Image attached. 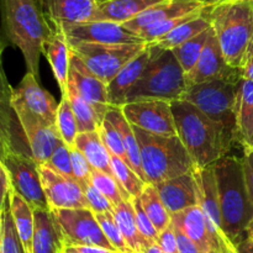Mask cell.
<instances>
[{
	"instance_id": "6da1fadb",
	"label": "cell",
	"mask_w": 253,
	"mask_h": 253,
	"mask_svg": "<svg viewBox=\"0 0 253 253\" xmlns=\"http://www.w3.org/2000/svg\"><path fill=\"white\" fill-rule=\"evenodd\" d=\"M170 105L178 137L198 168L212 167L237 143L224 126L208 118L193 104L177 100Z\"/></svg>"
},
{
	"instance_id": "7a4b0ae2",
	"label": "cell",
	"mask_w": 253,
	"mask_h": 253,
	"mask_svg": "<svg viewBox=\"0 0 253 253\" xmlns=\"http://www.w3.org/2000/svg\"><path fill=\"white\" fill-rule=\"evenodd\" d=\"M1 12L7 41L21 51L27 72L39 78L40 57L53 32L39 0H1Z\"/></svg>"
},
{
	"instance_id": "3957f363",
	"label": "cell",
	"mask_w": 253,
	"mask_h": 253,
	"mask_svg": "<svg viewBox=\"0 0 253 253\" xmlns=\"http://www.w3.org/2000/svg\"><path fill=\"white\" fill-rule=\"evenodd\" d=\"M212 169L219 194L222 229L237 247L247 237V227L253 219V205L247 192L242 158L229 156L217 161Z\"/></svg>"
},
{
	"instance_id": "277c9868",
	"label": "cell",
	"mask_w": 253,
	"mask_h": 253,
	"mask_svg": "<svg viewBox=\"0 0 253 253\" xmlns=\"http://www.w3.org/2000/svg\"><path fill=\"white\" fill-rule=\"evenodd\" d=\"M227 63L241 71L253 41V0H230L207 6Z\"/></svg>"
},
{
	"instance_id": "5b68a950",
	"label": "cell",
	"mask_w": 253,
	"mask_h": 253,
	"mask_svg": "<svg viewBox=\"0 0 253 253\" xmlns=\"http://www.w3.org/2000/svg\"><path fill=\"white\" fill-rule=\"evenodd\" d=\"M133 130L140 145L147 184L157 185L185 173L194 172L198 168L178 136L153 135L138 127H133Z\"/></svg>"
},
{
	"instance_id": "8992f818",
	"label": "cell",
	"mask_w": 253,
	"mask_h": 253,
	"mask_svg": "<svg viewBox=\"0 0 253 253\" xmlns=\"http://www.w3.org/2000/svg\"><path fill=\"white\" fill-rule=\"evenodd\" d=\"M185 90V73L174 53L172 51L160 53L151 52L150 62L128 93L126 104L137 100H165L173 103L182 100Z\"/></svg>"
},
{
	"instance_id": "52a82bcc",
	"label": "cell",
	"mask_w": 253,
	"mask_h": 253,
	"mask_svg": "<svg viewBox=\"0 0 253 253\" xmlns=\"http://www.w3.org/2000/svg\"><path fill=\"white\" fill-rule=\"evenodd\" d=\"M241 79H220L198 84L188 88L182 98L224 126L239 143L241 138L237 130L236 101Z\"/></svg>"
},
{
	"instance_id": "ba28073f",
	"label": "cell",
	"mask_w": 253,
	"mask_h": 253,
	"mask_svg": "<svg viewBox=\"0 0 253 253\" xmlns=\"http://www.w3.org/2000/svg\"><path fill=\"white\" fill-rule=\"evenodd\" d=\"M69 47L72 53L78 57L96 78L108 85L128 62L147 47V43L120 46L74 43L69 44Z\"/></svg>"
},
{
	"instance_id": "9c48e42d",
	"label": "cell",
	"mask_w": 253,
	"mask_h": 253,
	"mask_svg": "<svg viewBox=\"0 0 253 253\" xmlns=\"http://www.w3.org/2000/svg\"><path fill=\"white\" fill-rule=\"evenodd\" d=\"M51 212L58 224L66 247L95 246L116 252L90 209H59Z\"/></svg>"
},
{
	"instance_id": "30bf717a",
	"label": "cell",
	"mask_w": 253,
	"mask_h": 253,
	"mask_svg": "<svg viewBox=\"0 0 253 253\" xmlns=\"http://www.w3.org/2000/svg\"><path fill=\"white\" fill-rule=\"evenodd\" d=\"M0 165L9 173L14 192L26 200L32 209L51 211L42 185L40 165L31 156L6 153L1 155Z\"/></svg>"
},
{
	"instance_id": "8fae6325",
	"label": "cell",
	"mask_w": 253,
	"mask_h": 253,
	"mask_svg": "<svg viewBox=\"0 0 253 253\" xmlns=\"http://www.w3.org/2000/svg\"><path fill=\"white\" fill-rule=\"evenodd\" d=\"M68 44L90 43L104 46L146 43L138 35L133 34L124 25L109 21H88L62 27Z\"/></svg>"
},
{
	"instance_id": "7c38bea8",
	"label": "cell",
	"mask_w": 253,
	"mask_h": 253,
	"mask_svg": "<svg viewBox=\"0 0 253 253\" xmlns=\"http://www.w3.org/2000/svg\"><path fill=\"white\" fill-rule=\"evenodd\" d=\"M133 127L158 136H178L172 105L165 100H137L121 108Z\"/></svg>"
},
{
	"instance_id": "4fadbf2b",
	"label": "cell",
	"mask_w": 253,
	"mask_h": 253,
	"mask_svg": "<svg viewBox=\"0 0 253 253\" xmlns=\"http://www.w3.org/2000/svg\"><path fill=\"white\" fill-rule=\"evenodd\" d=\"M11 105L26 136L32 158L40 166L46 165L53 155L56 147L62 141L56 125L46 123L43 119L30 113L19 104L11 103Z\"/></svg>"
},
{
	"instance_id": "5bb4252c",
	"label": "cell",
	"mask_w": 253,
	"mask_h": 253,
	"mask_svg": "<svg viewBox=\"0 0 253 253\" xmlns=\"http://www.w3.org/2000/svg\"><path fill=\"white\" fill-rule=\"evenodd\" d=\"M242 78L241 71L232 68L225 59L221 46L219 43L214 29H210L209 39L205 44L203 53L194 68L185 74L187 89L207 82L220 81V79Z\"/></svg>"
},
{
	"instance_id": "9a60e30c",
	"label": "cell",
	"mask_w": 253,
	"mask_h": 253,
	"mask_svg": "<svg viewBox=\"0 0 253 253\" xmlns=\"http://www.w3.org/2000/svg\"><path fill=\"white\" fill-rule=\"evenodd\" d=\"M40 174L51 210L89 209L85 193L78 180L59 174L46 165L40 166Z\"/></svg>"
},
{
	"instance_id": "2e32d148",
	"label": "cell",
	"mask_w": 253,
	"mask_h": 253,
	"mask_svg": "<svg viewBox=\"0 0 253 253\" xmlns=\"http://www.w3.org/2000/svg\"><path fill=\"white\" fill-rule=\"evenodd\" d=\"M10 100L11 103L21 105L39 118L43 119L46 123L56 125L59 104L52 94L40 85L37 77L30 72H26L16 88H11Z\"/></svg>"
},
{
	"instance_id": "e0dca14e",
	"label": "cell",
	"mask_w": 253,
	"mask_h": 253,
	"mask_svg": "<svg viewBox=\"0 0 253 253\" xmlns=\"http://www.w3.org/2000/svg\"><path fill=\"white\" fill-rule=\"evenodd\" d=\"M68 85L76 89L77 93L88 101L95 110L99 120L103 123L106 113L111 108L109 101L108 85L96 78L85 64L72 53L71 68H69Z\"/></svg>"
},
{
	"instance_id": "ac0fdd59",
	"label": "cell",
	"mask_w": 253,
	"mask_h": 253,
	"mask_svg": "<svg viewBox=\"0 0 253 253\" xmlns=\"http://www.w3.org/2000/svg\"><path fill=\"white\" fill-rule=\"evenodd\" d=\"M39 2L52 30L91 21L98 5L95 0H39Z\"/></svg>"
},
{
	"instance_id": "d6986e66",
	"label": "cell",
	"mask_w": 253,
	"mask_h": 253,
	"mask_svg": "<svg viewBox=\"0 0 253 253\" xmlns=\"http://www.w3.org/2000/svg\"><path fill=\"white\" fill-rule=\"evenodd\" d=\"M170 215L200 205L199 188L194 172L185 173L155 185Z\"/></svg>"
},
{
	"instance_id": "ffe728a7",
	"label": "cell",
	"mask_w": 253,
	"mask_h": 253,
	"mask_svg": "<svg viewBox=\"0 0 253 253\" xmlns=\"http://www.w3.org/2000/svg\"><path fill=\"white\" fill-rule=\"evenodd\" d=\"M2 91H1V132H0V141H1V155L6 153H19L24 156H31L30 147L27 145L26 136L24 130L20 126L15 127V120H17L16 113L12 109L10 103V91L11 85L7 83L6 77L2 73ZM32 157V156H31Z\"/></svg>"
},
{
	"instance_id": "44dd1931",
	"label": "cell",
	"mask_w": 253,
	"mask_h": 253,
	"mask_svg": "<svg viewBox=\"0 0 253 253\" xmlns=\"http://www.w3.org/2000/svg\"><path fill=\"white\" fill-rule=\"evenodd\" d=\"M205 6L207 5L202 4L197 0H166V1L150 7L141 15H138L137 17L123 25L131 32L138 35L142 30L147 29L152 25L160 24V22L173 19V17L184 16V15L199 11Z\"/></svg>"
},
{
	"instance_id": "7402d4cb",
	"label": "cell",
	"mask_w": 253,
	"mask_h": 253,
	"mask_svg": "<svg viewBox=\"0 0 253 253\" xmlns=\"http://www.w3.org/2000/svg\"><path fill=\"white\" fill-rule=\"evenodd\" d=\"M150 58L151 52L148 47H146L137 57L128 62L119 72L118 76L108 84L109 101H110L111 106L123 108L125 105L128 93L143 74L148 62H150Z\"/></svg>"
},
{
	"instance_id": "603a6c76",
	"label": "cell",
	"mask_w": 253,
	"mask_h": 253,
	"mask_svg": "<svg viewBox=\"0 0 253 253\" xmlns=\"http://www.w3.org/2000/svg\"><path fill=\"white\" fill-rule=\"evenodd\" d=\"M43 54L51 64L54 78L61 89L62 96L68 95V77L72 51L66 35L62 30H53L51 37L44 44Z\"/></svg>"
},
{
	"instance_id": "cb8c5ba5",
	"label": "cell",
	"mask_w": 253,
	"mask_h": 253,
	"mask_svg": "<svg viewBox=\"0 0 253 253\" xmlns=\"http://www.w3.org/2000/svg\"><path fill=\"white\" fill-rule=\"evenodd\" d=\"M162 1L166 0H105L96 5L91 21H109L123 25Z\"/></svg>"
},
{
	"instance_id": "d4e9b609",
	"label": "cell",
	"mask_w": 253,
	"mask_h": 253,
	"mask_svg": "<svg viewBox=\"0 0 253 253\" xmlns=\"http://www.w3.org/2000/svg\"><path fill=\"white\" fill-rule=\"evenodd\" d=\"M64 240L51 211L35 210L32 253H64Z\"/></svg>"
},
{
	"instance_id": "484cf974",
	"label": "cell",
	"mask_w": 253,
	"mask_h": 253,
	"mask_svg": "<svg viewBox=\"0 0 253 253\" xmlns=\"http://www.w3.org/2000/svg\"><path fill=\"white\" fill-rule=\"evenodd\" d=\"M210 27H211V22H210L209 16L207 14V7H205L199 16L182 24L177 29L170 31L168 35H166L165 37L158 40V41L152 42V43H147V47L150 48V51L152 53L173 51L174 48L179 47L180 44L185 43L187 41L192 40L193 37L207 31Z\"/></svg>"
},
{
	"instance_id": "4316f807",
	"label": "cell",
	"mask_w": 253,
	"mask_h": 253,
	"mask_svg": "<svg viewBox=\"0 0 253 253\" xmlns=\"http://www.w3.org/2000/svg\"><path fill=\"white\" fill-rule=\"evenodd\" d=\"M105 118L114 124V126L120 131L121 136H123L126 155H127L128 166L137 173V175L143 180V182L147 183L145 173H143L142 161H141V150L140 145H138L137 137H136L135 130H133L132 126L130 125V123L126 120L121 108L111 106V108L109 109L108 113H106Z\"/></svg>"
},
{
	"instance_id": "83f0119b",
	"label": "cell",
	"mask_w": 253,
	"mask_h": 253,
	"mask_svg": "<svg viewBox=\"0 0 253 253\" xmlns=\"http://www.w3.org/2000/svg\"><path fill=\"white\" fill-rule=\"evenodd\" d=\"M74 147L78 148L85 156V158L94 169L113 175L111 153L104 145L99 131L78 133Z\"/></svg>"
},
{
	"instance_id": "f1b7e54d",
	"label": "cell",
	"mask_w": 253,
	"mask_h": 253,
	"mask_svg": "<svg viewBox=\"0 0 253 253\" xmlns=\"http://www.w3.org/2000/svg\"><path fill=\"white\" fill-rule=\"evenodd\" d=\"M10 211H11L20 240L24 245L25 252L32 253V242H34L35 234V210L30 207L26 200L12 192L10 197Z\"/></svg>"
},
{
	"instance_id": "f546056e",
	"label": "cell",
	"mask_w": 253,
	"mask_h": 253,
	"mask_svg": "<svg viewBox=\"0 0 253 253\" xmlns=\"http://www.w3.org/2000/svg\"><path fill=\"white\" fill-rule=\"evenodd\" d=\"M114 216H115L126 244L130 247L132 253H143L145 249L152 245L138 231L135 221V210H133L131 200H125L119 207H116Z\"/></svg>"
},
{
	"instance_id": "4dcf8cb0",
	"label": "cell",
	"mask_w": 253,
	"mask_h": 253,
	"mask_svg": "<svg viewBox=\"0 0 253 253\" xmlns=\"http://www.w3.org/2000/svg\"><path fill=\"white\" fill-rule=\"evenodd\" d=\"M236 123L242 143H253V82L241 79L236 101Z\"/></svg>"
},
{
	"instance_id": "1f68e13d",
	"label": "cell",
	"mask_w": 253,
	"mask_h": 253,
	"mask_svg": "<svg viewBox=\"0 0 253 253\" xmlns=\"http://www.w3.org/2000/svg\"><path fill=\"white\" fill-rule=\"evenodd\" d=\"M143 210L153 222L158 232H162L172 224V215L163 204L157 188L152 184H147L142 194L138 197Z\"/></svg>"
},
{
	"instance_id": "d6a6232c",
	"label": "cell",
	"mask_w": 253,
	"mask_h": 253,
	"mask_svg": "<svg viewBox=\"0 0 253 253\" xmlns=\"http://www.w3.org/2000/svg\"><path fill=\"white\" fill-rule=\"evenodd\" d=\"M68 98L71 101L72 109H73L74 116H76L78 130L81 132H93L98 131L101 125L95 110L93 106L84 100L81 95L76 91V89L68 85Z\"/></svg>"
},
{
	"instance_id": "836d02e7",
	"label": "cell",
	"mask_w": 253,
	"mask_h": 253,
	"mask_svg": "<svg viewBox=\"0 0 253 253\" xmlns=\"http://www.w3.org/2000/svg\"><path fill=\"white\" fill-rule=\"evenodd\" d=\"M111 169H113V175L115 177V179L124 188V190L130 195L131 199L138 198L142 194L147 183L143 182L127 163L111 155Z\"/></svg>"
},
{
	"instance_id": "e575fe53",
	"label": "cell",
	"mask_w": 253,
	"mask_h": 253,
	"mask_svg": "<svg viewBox=\"0 0 253 253\" xmlns=\"http://www.w3.org/2000/svg\"><path fill=\"white\" fill-rule=\"evenodd\" d=\"M210 29L202 32L198 36L193 37L192 40L187 41L185 43L180 44L179 47H177V48H174L172 51L174 53L175 58L178 59L179 64L182 66L185 74L189 73L194 68L195 64L198 63V61H199L200 56L203 53V49H204L208 39H209Z\"/></svg>"
},
{
	"instance_id": "d590c367",
	"label": "cell",
	"mask_w": 253,
	"mask_h": 253,
	"mask_svg": "<svg viewBox=\"0 0 253 253\" xmlns=\"http://www.w3.org/2000/svg\"><path fill=\"white\" fill-rule=\"evenodd\" d=\"M56 127L58 130L62 141L66 145H68L69 147H73L74 143H76L77 136L79 133V130L68 95L62 96L61 101H59L56 119Z\"/></svg>"
},
{
	"instance_id": "8d00e7d4",
	"label": "cell",
	"mask_w": 253,
	"mask_h": 253,
	"mask_svg": "<svg viewBox=\"0 0 253 253\" xmlns=\"http://www.w3.org/2000/svg\"><path fill=\"white\" fill-rule=\"evenodd\" d=\"M0 253H26L15 227L10 207L0 211Z\"/></svg>"
},
{
	"instance_id": "74e56055",
	"label": "cell",
	"mask_w": 253,
	"mask_h": 253,
	"mask_svg": "<svg viewBox=\"0 0 253 253\" xmlns=\"http://www.w3.org/2000/svg\"><path fill=\"white\" fill-rule=\"evenodd\" d=\"M90 183L104 197L108 198L115 208L119 207L125 200H131L130 195L119 184V182L115 179L114 175L100 172V170H96L93 168Z\"/></svg>"
},
{
	"instance_id": "f35d334b",
	"label": "cell",
	"mask_w": 253,
	"mask_h": 253,
	"mask_svg": "<svg viewBox=\"0 0 253 253\" xmlns=\"http://www.w3.org/2000/svg\"><path fill=\"white\" fill-rule=\"evenodd\" d=\"M98 131L99 133H100V137L101 140H103L104 145H105V147L109 150V152L113 156H115V157H119L120 160H123L124 162L128 165L127 155H126L123 136H121L120 131L114 126V124L105 118L103 120V123H101Z\"/></svg>"
},
{
	"instance_id": "ab89813d",
	"label": "cell",
	"mask_w": 253,
	"mask_h": 253,
	"mask_svg": "<svg viewBox=\"0 0 253 253\" xmlns=\"http://www.w3.org/2000/svg\"><path fill=\"white\" fill-rule=\"evenodd\" d=\"M96 219H98L99 224H100L101 229H103L104 235L106 239L109 240L116 252L119 253H132L130 247L126 244L125 239H124L121 230L119 227L118 222H116L115 216L113 212H104V214H95Z\"/></svg>"
},
{
	"instance_id": "60d3db41",
	"label": "cell",
	"mask_w": 253,
	"mask_h": 253,
	"mask_svg": "<svg viewBox=\"0 0 253 253\" xmlns=\"http://www.w3.org/2000/svg\"><path fill=\"white\" fill-rule=\"evenodd\" d=\"M48 168H51L54 172L59 173L66 177L74 178L73 167H72V157H71V147L61 141L59 145L54 150L53 155L46 163Z\"/></svg>"
},
{
	"instance_id": "b9f144b4",
	"label": "cell",
	"mask_w": 253,
	"mask_h": 253,
	"mask_svg": "<svg viewBox=\"0 0 253 253\" xmlns=\"http://www.w3.org/2000/svg\"><path fill=\"white\" fill-rule=\"evenodd\" d=\"M131 202H132L133 210H135V221L140 234L147 241H150L151 244H157L160 232H158V230L156 229L153 222L151 221L150 217L147 216V214L143 210L140 199L138 198H133V199H131Z\"/></svg>"
},
{
	"instance_id": "7bdbcfd3",
	"label": "cell",
	"mask_w": 253,
	"mask_h": 253,
	"mask_svg": "<svg viewBox=\"0 0 253 253\" xmlns=\"http://www.w3.org/2000/svg\"><path fill=\"white\" fill-rule=\"evenodd\" d=\"M84 193H85V198L88 200L89 209L94 212V214H104V212H115V207L113 203L104 197L91 183L83 185Z\"/></svg>"
},
{
	"instance_id": "ee69618b",
	"label": "cell",
	"mask_w": 253,
	"mask_h": 253,
	"mask_svg": "<svg viewBox=\"0 0 253 253\" xmlns=\"http://www.w3.org/2000/svg\"><path fill=\"white\" fill-rule=\"evenodd\" d=\"M71 157L74 179L78 180L82 184V187L88 184V183H90L93 167H91L90 163L88 162L85 156H84L78 148H76L73 146V147H71Z\"/></svg>"
},
{
	"instance_id": "f6af8a7d",
	"label": "cell",
	"mask_w": 253,
	"mask_h": 253,
	"mask_svg": "<svg viewBox=\"0 0 253 253\" xmlns=\"http://www.w3.org/2000/svg\"><path fill=\"white\" fill-rule=\"evenodd\" d=\"M244 147V173L246 180L247 192H249L250 200L253 205V143H242Z\"/></svg>"
},
{
	"instance_id": "bcb514c9",
	"label": "cell",
	"mask_w": 253,
	"mask_h": 253,
	"mask_svg": "<svg viewBox=\"0 0 253 253\" xmlns=\"http://www.w3.org/2000/svg\"><path fill=\"white\" fill-rule=\"evenodd\" d=\"M157 245L162 249V251L166 253H179L177 235H175V229L173 222L167 227V229L163 230L162 232H160Z\"/></svg>"
},
{
	"instance_id": "7dc6e473",
	"label": "cell",
	"mask_w": 253,
	"mask_h": 253,
	"mask_svg": "<svg viewBox=\"0 0 253 253\" xmlns=\"http://www.w3.org/2000/svg\"><path fill=\"white\" fill-rule=\"evenodd\" d=\"M174 229H175V235H177L179 253H205L203 250H200L199 247H198L197 245L189 239V236H187V235H185L179 227L174 225Z\"/></svg>"
},
{
	"instance_id": "c3c4849f",
	"label": "cell",
	"mask_w": 253,
	"mask_h": 253,
	"mask_svg": "<svg viewBox=\"0 0 253 253\" xmlns=\"http://www.w3.org/2000/svg\"><path fill=\"white\" fill-rule=\"evenodd\" d=\"M64 253H118L110 250L101 249L95 246H67L64 247Z\"/></svg>"
},
{
	"instance_id": "681fc988",
	"label": "cell",
	"mask_w": 253,
	"mask_h": 253,
	"mask_svg": "<svg viewBox=\"0 0 253 253\" xmlns=\"http://www.w3.org/2000/svg\"><path fill=\"white\" fill-rule=\"evenodd\" d=\"M242 79L253 82V49L250 48L245 63L241 68Z\"/></svg>"
},
{
	"instance_id": "f907efd6",
	"label": "cell",
	"mask_w": 253,
	"mask_h": 253,
	"mask_svg": "<svg viewBox=\"0 0 253 253\" xmlns=\"http://www.w3.org/2000/svg\"><path fill=\"white\" fill-rule=\"evenodd\" d=\"M237 253H253V240L246 237L237 245Z\"/></svg>"
},
{
	"instance_id": "816d5d0a",
	"label": "cell",
	"mask_w": 253,
	"mask_h": 253,
	"mask_svg": "<svg viewBox=\"0 0 253 253\" xmlns=\"http://www.w3.org/2000/svg\"><path fill=\"white\" fill-rule=\"evenodd\" d=\"M143 253H166V252H163L162 249H161L157 244H152L150 245L147 249H145Z\"/></svg>"
},
{
	"instance_id": "f5cc1de1",
	"label": "cell",
	"mask_w": 253,
	"mask_h": 253,
	"mask_svg": "<svg viewBox=\"0 0 253 253\" xmlns=\"http://www.w3.org/2000/svg\"><path fill=\"white\" fill-rule=\"evenodd\" d=\"M197 1L202 2V4L207 5V6H212V5H216V4H220V2L230 1V0H197Z\"/></svg>"
},
{
	"instance_id": "db71d44e",
	"label": "cell",
	"mask_w": 253,
	"mask_h": 253,
	"mask_svg": "<svg viewBox=\"0 0 253 253\" xmlns=\"http://www.w3.org/2000/svg\"><path fill=\"white\" fill-rule=\"evenodd\" d=\"M247 237L253 240V219L251 220V222H250L249 227H247Z\"/></svg>"
},
{
	"instance_id": "11a10c76",
	"label": "cell",
	"mask_w": 253,
	"mask_h": 253,
	"mask_svg": "<svg viewBox=\"0 0 253 253\" xmlns=\"http://www.w3.org/2000/svg\"><path fill=\"white\" fill-rule=\"evenodd\" d=\"M95 1L99 4V2H103V1H105V0H95Z\"/></svg>"
},
{
	"instance_id": "9f6ffc18",
	"label": "cell",
	"mask_w": 253,
	"mask_h": 253,
	"mask_svg": "<svg viewBox=\"0 0 253 253\" xmlns=\"http://www.w3.org/2000/svg\"><path fill=\"white\" fill-rule=\"evenodd\" d=\"M250 48H252V49H253V41H252V43H251V47H250Z\"/></svg>"
}]
</instances>
